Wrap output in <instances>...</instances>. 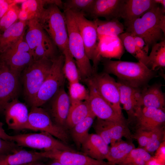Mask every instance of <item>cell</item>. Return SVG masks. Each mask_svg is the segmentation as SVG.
Segmentation results:
<instances>
[{
	"label": "cell",
	"mask_w": 165,
	"mask_h": 165,
	"mask_svg": "<svg viewBox=\"0 0 165 165\" xmlns=\"http://www.w3.org/2000/svg\"><path fill=\"white\" fill-rule=\"evenodd\" d=\"M165 13L156 4L141 16L125 24L126 32L141 37L149 47L152 46L165 39L160 26L165 20Z\"/></svg>",
	"instance_id": "cell-1"
},
{
	"label": "cell",
	"mask_w": 165,
	"mask_h": 165,
	"mask_svg": "<svg viewBox=\"0 0 165 165\" xmlns=\"http://www.w3.org/2000/svg\"><path fill=\"white\" fill-rule=\"evenodd\" d=\"M102 60L104 72L114 75L118 80L136 88L146 86L155 75V71L139 62L112 61L105 58Z\"/></svg>",
	"instance_id": "cell-2"
},
{
	"label": "cell",
	"mask_w": 165,
	"mask_h": 165,
	"mask_svg": "<svg viewBox=\"0 0 165 165\" xmlns=\"http://www.w3.org/2000/svg\"><path fill=\"white\" fill-rule=\"evenodd\" d=\"M56 46L62 52L68 49V35L66 16L59 7L49 5L38 20Z\"/></svg>",
	"instance_id": "cell-3"
},
{
	"label": "cell",
	"mask_w": 165,
	"mask_h": 165,
	"mask_svg": "<svg viewBox=\"0 0 165 165\" xmlns=\"http://www.w3.org/2000/svg\"><path fill=\"white\" fill-rule=\"evenodd\" d=\"M68 35V49L74 58L80 77L84 80L94 73L92 66L86 53L82 37L71 12L64 11Z\"/></svg>",
	"instance_id": "cell-4"
},
{
	"label": "cell",
	"mask_w": 165,
	"mask_h": 165,
	"mask_svg": "<svg viewBox=\"0 0 165 165\" xmlns=\"http://www.w3.org/2000/svg\"><path fill=\"white\" fill-rule=\"evenodd\" d=\"M64 56L62 54L53 59L50 70L34 99L31 107H40L54 96L64 86L65 77L63 71Z\"/></svg>",
	"instance_id": "cell-5"
},
{
	"label": "cell",
	"mask_w": 165,
	"mask_h": 165,
	"mask_svg": "<svg viewBox=\"0 0 165 165\" xmlns=\"http://www.w3.org/2000/svg\"><path fill=\"white\" fill-rule=\"evenodd\" d=\"M53 59L43 58L33 60L24 69V92L30 104L47 76L52 65Z\"/></svg>",
	"instance_id": "cell-6"
},
{
	"label": "cell",
	"mask_w": 165,
	"mask_h": 165,
	"mask_svg": "<svg viewBox=\"0 0 165 165\" xmlns=\"http://www.w3.org/2000/svg\"><path fill=\"white\" fill-rule=\"evenodd\" d=\"M71 12L82 39L87 56L93 61V70L96 72L100 60L97 53L98 35L95 23L93 20L87 19L82 13Z\"/></svg>",
	"instance_id": "cell-7"
},
{
	"label": "cell",
	"mask_w": 165,
	"mask_h": 165,
	"mask_svg": "<svg viewBox=\"0 0 165 165\" xmlns=\"http://www.w3.org/2000/svg\"><path fill=\"white\" fill-rule=\"evenodd\" d=\"M12 141L20 147H26L47 151L55 150L75 151L65 143L45 132L12 136Z\"/></svg>",
	"instance_id": "cell-8"
},
{
	"label": "cell",
	"mask_w": 165,
	"mask_h": 165,
	"mask_svg": "<svg viewBox=\"0 0 165 165\" xmlns=\"http://www.w3.org/2000/svg\"><path fill=\"white\" fill-rule=\"evenodd\" d=\"M26 129L48 133L65 144L69 140L65 129L56 124L48 113L40 107H31Z\"/></svg>",
	"instance_id": "cell-9"
},
{
	"label": "cell",
	"mask_w": 165,
	"mask_h": 165,
	"mask_svg": "<svg viewBox=\"0 0 165 165\" xmlns=\"http://www.w3.org/2000/svg\"><path fill=\"white\" fill-rule=\"evenodd\" d=\"M84 80L87 85L89 93V97L87 101L90 111L96 117L104 120L127 122L123 116L119 115L101 96L90 78Z\"/></svg>",
	"instance_id": "cell-10"
},
{
	"label": "cell",
	"mask_w": 165,
	"mask_h": 165,
	"mask_svg": "<svg viewBox=\"0 0 165 165\" xmlns=\"http://www.w3.org/2000/svg\"><path fill=\"white\" fill-rule=\"evenodd\" d=\"M0 58L19 76L33 60L32 54L24 37L4 53Z\"/></svg>",
	"instance_id": "cell-11"
},
{
	"label": "cell",
	"mask_w": 165,
	"mask_h": 165,
	"mask_svg": "<svg viewBox=\"0 0 165 165\" xmlns=\"http://www.w3.org/2000/svg\"><path fill=\"white\" fill-rule=\"evenodd\" d=\"M90 78L101 96L119 115L123 116L117 82L109 74L105 72H96Z\"/></svg>",
	"instance_id": "cell-12"
},
{
	"label": "cell",
	"mask_w": 165,
	"mask_h": 165,
	"mask_svg": "<svg viewBox=\"0 0 165 165\" xmlns=\"http://www.w3.org/2000/svg\"><path fill=\"white\" fill-rule=\"evenodd\" d=\"M93 125L96 134L108 145L113 144L123 137L129 140L133 139L127 122L104 120L97 118Z\"/></svg>",
	"instance_id": "cell-13"
},
{
	"label": "cell",
	"mask_w": 165,
	"mask_h": 165,
	"mask_svg": "<svg viewBox=\"0 0 165 165\" xmlns=\"http://www.w3.org/2000/svg\"><path fill=\"white\" fill-rule=\"evenodd\" d=\"M19 77L0 58V112L4 111L7 104L16 98Z\"/></svg>",
	"instance_id": "cell-14"
},
{
	"label": "cell",
	"mask_w": 165,
	"mask_h": 165,
	"mask_svg": "<svg viewBox=\"0 0 165 165\" xmlns=\"http://www.w3.org/2000/svg\"><path fill=\"white\" fill-rule=\"evenodd\" d=\"M43 158L55 160L63 165H115L93 159L82 152L57 150L39 152Z\"/></svg>",
	"instance_id": "cell-15"
},
{
	"label": "cell",
	"mask_w": 165,
	"mask_h": 165,
	"mask_svg": "<svg viewBox=\"0 0 165 165\" xmlns=\"http://www.w3.org/2000/svg\"><path fill=\"white\" fill-rule=\"evenodd\" d=\"M4 112L9 129L18 130L26 129L29 112L25 104L16 98L7 104Z\"/></svg>",
	"instance_id": "cell-16"
},
{
	"label": "cell",
	"mask_w": 165,
	"mask_h": 165,
	"mask_svg": "<svg viewBox=\"0 0 165 165\" xmlns=\"http://www.w3.org/2000/svg\"><path fill=\"white\" fill-rule=\"evenodd\" d=\"M135 121L138 129L151 131L164 124L165 111L152 107H138L135 112Z\"/></svg>",
	"instance_id": "cell-17"
},
{
	"label": "cell",
	"mask_w": 165,
	"mask_h": 165,
	"mask_svg": "<svg viewBox=\"0 0 165 165\" xmlns=\"http://www.w3.org/2000/svg\"><path fill=\"white\" fill-rule=\"evenodd\" d=\"M119 92L120 102L128 117L127 123L135 120V112L139 107L141 88L134 87L118 80L117 82Z\"/></svg>",
	"instance_id": "cell-18"
},
{
	"label": "cell",
	"mask_w": 165,
	"mask_h": 165,
	"mask_svg": "<svg viewBox=\"0 0 165 165\" xmlns=\"http://www.w3.org/2000/svg\"><path fill=\"white\" fill-rule=\"evenodd\" d=\"M51 99V113L54 122L65 129L71 101L64 86L59 89Z\"/></svg>",
	"instance_id": "cell-19"
},
{
	"label": "cell",
	"mask_w": 165,
	"mask_h": 165,
	"mask_svg": "<svg viewBox=\"0 0 165 165\" xmlns=\"http://www.w3.org/2000/svg\"><path fill=\"white\" fill-rule=\"evenodd\" d=\"M124 0H95L88 14L94 19L99 17L106 20L120 18Z\"/></svg>",
	"instance_id": "cell-20"
},
{
	"label": "cell",
	"mask_w": 165,
	"mask_h": 165,
	"mask_svg": "<svg viewBox=\"0 0 165 165\" xmlns=\"http://www.w3.org/2000/svg\"><path fill=\"white\" fill-rule=\"evenodd\" d=\"M156 3L154 0H124L120 18L127 24L141 16Z\"/></svg>",
	"instance_id": "cell-21"
},
{
	"label": "cell",
	"mask_w": 165,
	"mask_h": 165,
	"mask_svg": "<svg viewBox=\"0 0 165 165\" xmlns=\"http://www.w3.org/2000/svg\"><path fill=\"white\" fill-rule=\"evenodd\" d=\"M161 85L156 84L141 88L139 107H152L165 111V96Z\"/></svg>",
	"instance_id": "cell-22"
},
{
	"label": "cell",
	"mask_w": 165,
	"mask_h": 165,
	"mask_svg": "<svg viewBox=\"0 0 165 165\" xmlns=\"http://www.w3.org/2000/svg\"><path fill=\"white\" fill-rule=\"evenodd\" d=\"M109 148L104 140L97 134H89L81 145L82 152L96 160H106Z\"/></svg>",
	"instance_id": "cell-23"
},
{
	"label": "cell",
	"mask_w": 165,
	"mask_h": 165,
	"mask_svg": "<svg viewBox=\"0 0 165 165\" xmlns=\"http://www.w3.org/2000/svg\"><path fill=\"white\" fill-rule=\"evenodd\" d=\"M124 46L119 37L98 36L97 53L102 58L120 59L124 52Z\"/></svg>",
	"instance_id": "cell-24"
},
{
	"label": "cell",
	"mask_w": 165,
	"mask_h": 165,
	"mask_svg": "<svg viewBox=\"0 0 165 165\" xmlns=\"http://www.w3.org/2000/svg\"><path fill=\"white\" fill-rule=\"evenodd\" d=\"M27 26L28 29L24 39L32 54L37 46L53 42L37 19H33L27 21Z\"/></svg>",
	"instance_id": "cell-25"
},
{
	"label": "cell",
	"mask_w": 165,
	"mask_h": 165,
	"mask_svg": "<svg viewBox=\"0 0 165 165\" xmlns=\"http://www.w3.org/2000/svg\"><path fill=\"white\" fill-rule=\"evenodd\" d=\"M43 159L39 152L20 149L11 153L0 155V165H24Z\"/></svg>",
	"instance_id": "cell-26"
},
{
	"label": "cell",
	"mask_w": 165,
	"mask_h": 165,
	"mask_svg": "<svg viewBox=\"0 0 165 165\" xmlns=\"http://www.w3.org/2000/svg\"><path fill=\"white\" fill-rule=\"evenodd\" d=\"M27 22L18 20L0 34V53L17 43L24 37Z\"/></svg>",
	"instance_id": "cell-27"
},
{
	"label": "cell",
	"mask_w": 165,
	"mask_h": 165,
	"mask_svg": "<svg viewBox=\"0 0 165 165\" xmlns=\"http://www.w3.org/2000/svg\"><path fill=\"white\" fill-rule=\"evenodd\" d=\"M135 148L134 144L130 140L120 139L111 145L106 160L112 164L119 165Z\"/></svg>",
	"instance_id": "cell-28"
},
{
	"label": "cell",
	"mask_w": 165,
	"mask_h": 165,
	"mask_svg": "<svg viewBox=\"0 0 165 165\" xmlns=\"http://www.w3.org/2000/svg\"><path fill=\"white\" fill-rule=\"evenodd\" d=\"M51 4L63 7V2L60 0H24L21 3L20 9L26 12L28 21L33 19L38 20L45 9V6Z\"/></svg>",
	"instance_id": "cell-29"
},
{
	"label": "cell",
	"mask_w": 165,
	"mask_h": 165,
	"mask_svg": "<svg viewBox=\"0 0 165 165\" xmlns=\"http://www.w3.org/2000/svg\"><path fill=\"white\" fill-rule=\"evenodd\" d=\"M71 105L67 119L66 126L71 129L85 118L90 112L87 100L71 101Z\"/></svg>",
	"instance_id": "cell-30"
},
{
	"label": "cell",
	"mask_w": 165,
	"mask_h": 165,
	"mask_svg": "<svg viewBox=\"0 0 165 165\" xmlns=\"http://www.w3.org/2000/svg\"><path fill=\"white\" fill-rule=\"evenodd\" d=\"M93 20L96 25L98 36L118 37L124 32V26L118 19L102 20L97 18Z\"/></svg>",
	"instance_id": "cell-31"
},
{
	"label": "cell",
	"mask_w": 165,
	"mask_h": 165,
	"mask_svg": "<svg viewBox=\"0 0 165 165\" xmlns=\"http://www.w3.org/2000/svg\"><path fill=\"white\" fill-rule=\"evenodd\" d=\"M95 118L90 111L85 118L71 129V136L77 148H81L82 144L88 137L89 130Z\"/></svg>",
	"instance_id": "cell-32"
},
{
	"label": "cell",
	"mask_w": 165,
	"mask_h": 165,
	"mask_svg": "<svg viewBox=\"0 0 165 165\" xmlns=\"http://www.w3.org/2000/svg\"><path fill=\"white\" fill-rule=\"evenodd\" d=\"M148 56V67L154 71L165 67V40L153 45Z\"/></svg>",
	"instance_id": "cell-33"
},
{
	"label": "cell",
	"mask_w": 165,
	"mask_h": 165,
	"mask_svg": "<svg viewBox=\"0 0 165 165\" xmlns=\"http://www.w3.org/2000/svg\"><path fill=\"white\" fill-rule=\"evenodd\" d=\"M118 37L126 50L137 59L138 62L142 63L147 67L148 55L136 46L133 35L130 33L125 32Z\"/></svg>",
	"instance_id": "cell-34"
},
{
	"label": "cell",
	"mask_w": 165,
	"mask_h": 165,
	"mask_svg": "<svg viewBox=\"0 0 165 165\" xmlns=\"http://www.w3.org/2000/svg\"><path fill=\"white\" fill-rule=\"evenodd\" d=\"M64 56L63 71L65 77L69 83L79 81L80 76L75 61L71 54L68 49L62 52Z\"/></svg>",
	"instance_id": "cell-35"
},
{
	"label": "cell",
	"mask_w": 165,
	"mask_h": 165,
	"mask_svg": "<svg viewBox=\"0 0 165 165\" xmlns=\"http://www.w3.org/2000/svg\"><path fill=\"white\" fill-rule=\"evenodd\" d=\"M152 156L143 148H135L119 165H145Z\"/></svg>",
	"instance_id": "cell-36"
},
{
	"label": "cell",
	"mask_w": 165,
	"mask_h": 165,
	"mask_svg": "<svg viewBox=\"0 0 165 165\" xmlns=\"http://www.w3.org/2000/svg\"><path fill=\"white\" fill-rule=\"evenodd\" d=\"M95 0H67L63 2L64 11L88 13Z\"/></svg>",
	"instance_id": "cell-37"
},
{
	"label": "cell",
	"mask_w": 165,
	"mask_h": 165,
	"mask_svg": "<svg viewBox=\"0 0 165 165\" xmlns=\"http://www.w3.org/2000/svg\"><path fill=\"white\" fill-rule=\"evenodd\" d=\"M164 140L165 130L163 127L155 128L150 131L149 141L143 148L150 155L152 154Z\"/></svg>",
	"instance_id": "cell-38"
},
{
	"label": "cell",
	"mask_w": 165,
	"mask_h": 165,
	"mask_svg": "<svg viewBox=\"0 0 165 165\" xmlns=\"http://www.w3.org/2000/svg\"><path fill=\"white\" fill-rule=\"evenodd\" d=\"M20 8L14 4L9 8L0 20V34L19 20Z\"/></svg>",
	"instance_id": "cell-39"
},
{
	"label": "cell",
	"mask_w": 165,
	"mask_h": 165,
	"mask_svg": "<svg viewBox=\"0 0 165 165\" xmlns=\"http://www.w3.org/2000/svg\"><path fill=\"white\" fill-rule=\"evenodd\" d=\"M68 90L71 101H83L87 100L88 98V89L79 81L69 83Z\"/></svg>",
	"instance_id": "cell-40"
},
{
	"label": "cell",
	"mask_w": 165,
	"mask_h": 165,
	"mask_svg": "<svg viewBox=\"0 0 165 165\" xmlns=\"http://www.w3.org/2000/svg\"><path fill=\"white\" fill-rule=\"evenodd\" d=\"M21 149L14 141L4 140L0 138V155L13 153Z\"/></svg>",
	"instance_id": "cell-41"
},
{
	"label": "cell",
	"mask_w": 165,
	"mask_h": 165,
	"mask_svg": "<svg viewBox=\"0 0 165 165\" xmlns=\"http://www.w3.org/2000/svg\"><path fill=\"white\" fill-rule=\"evenodd\" d=\"M150 131L137 129L135 134L133 135V139L136 140L140 148H143L147 145L150 137Z\"/></svg>",
	"instance_id": "cell-42"
},
{
	"label": "cell",
	"mask_w": 165,
	"mask_h": 165,
	"mask_svg": "<svg viewBox=\"0 0 165 165\" xmlns=\"http://www.w3.org/2000/svg\"><path fill=\"white\" fill-rule=\"evenodd\" d=\"M154 156L160 162L165 163V140L163 141L155 152Z\"/></svg>",
	"instance_id": "cell-43"
},
{
	"label": "cell",
	"mask_w": 165,
	"mask_h": 165,
	"mask_svg": "<svg viewBox=\"0 0 165 165\" xmlns=\"http://www.w3.org/2000/svg\"><path fill=\"white\" fill-rule=\"evenodd\" d=\"M132 35L136 46L141 50L148 54L149 47L146 45L144 39L139 36Z\"/></svg>",
	"instance_id": "cell-44"
},
{
	"label": "cell",
	"mask_w": 165,
	"mask_h": 165,
	"mask_svg": "<svg viewBox=\"0 0 165 165\" xmlns=\"http://www.w3.org/2000/svg\"><path fill=\"white\" fill-rule=\"evenodd\" d=\"M14 4L13 0H0V20L9 8Z\"/></svg>",
	"instance_id": "cell-45"
},
{
	"label": "cell",
	"mask_w": 165,
	"mask_h": 165,
	"mask_svg": "<svg viewBox=\"0 0 165 165\" xmlns=\"http://www.w3.org/2000/svg\"><path fill=\"white\" fill-rule=\"evenodd\" d=\"M3 124L0 122V138L4 140L12 141V136L7 134L3 128Z\"/></svg>",
	"instance_id": "cell-46"
},
{
	"label": "cell",
	"mask_w": 165,
	"mask_h": 165,
	"mask_svg": "<svg viewBox=\"0 0 165 165\" xmlns=\"http://www.w3.org/2000/svg\"><path fill=\"white\" fill-rule=\"evenodd\" d=\"M145 165H165V163L160 162L154 156H152Z\"/></svg>",
	"instance_id": "cell-47"
},
{
	"label": "cell",
	"mask_w": 165,
	"mask_h": 165,
	"mask_svg": "<svg viewBox=\"0 0 165 165\" xmlns=\"http://www.w3.org/2000/svg\"><path fill=\"white\" fill-rule=\"evenodd\" d=\"M155 2L157 4H160L162 6L163 10L165 11V0H154Z\"/></svg>",
	"instance_id": "cell-48"
},
{
	"label": "cell",
	"mask_w": 165,
	"mask_h": 165,
	"mask_svg": "<svg viewBox=\"0 0 165 165\" xmlns=\"http://www.w3.org/2000/svg\"><path fill=\"white\" fill-rule=\"evenodd\" d=\"M52 160L48 163L47 165H63L59 162L55 160Z\"/></svg>",
	"instance_id": "cell-49"
},
{
	"label": "cell",
	"mask_w": 165,
	"mask_h": 165,
	"mask_svg": "<svg viewBox=\"0 0 165 165\" xmlns=\"http://www.w3.org/2000/svg\"><path fill=\"white\" fill-rule=\"evenodd\" d=\"M40 161H35L27 164L26 165H45Z\"/></svg>",
	"instance_id": "cell-50"
},
{
	"label": "cell",
	"mask_w": 165,
	"mask_h": 165,
	"mask_svg": "<svg viewBox=\"0 0 165 165\" xmlns=\"http://www.w3.org/2000/svg\"><path fill=\"white\" fill-rule=\"evenodd\" d=\"M27 164H25V165H26Z\"/></svg>",
	"instance_id": "cell-51"
}]
</instances>
